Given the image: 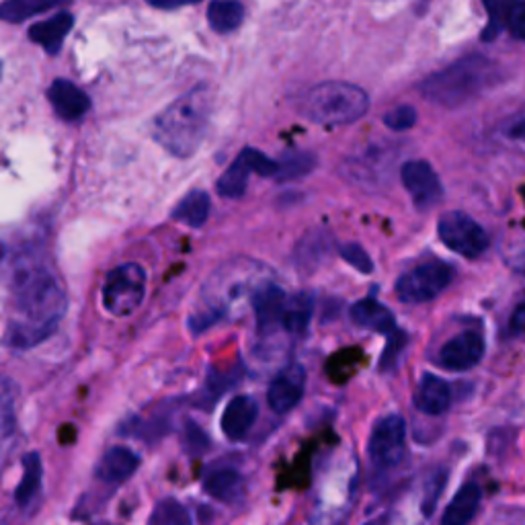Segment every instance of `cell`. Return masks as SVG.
Wrapping results in <instances>:
<instances>
[{"label":"cell","mask_w":525,"mask_h":525,"mask_svg":"<svg viewBox=\"0 0 525 525\" xmlns=\"http://www.w3.org/2000/svg\"><path fill=\"white\" fill-rule=\"evenodd\" d=\"M259 417V405L253 396H234L222 415V431L230 441H240L249 435Z\"/></svg>","instance_id":"obj_13"},{"label":"cell","mask_w":525,"mask_h":525,"mask_svg":"<svg viewBox=\"0 0 525 525\" xmlns=\"http://www.w3.org/2000/svg\"><path fill=\"white\" fill-rule=\"evenodd\" d=\"M140 466V458L128 450V448H111L97 464V476L103 482L109 484H119V482H126L128 478H132L136 474Z\"/></svg>","instance_id":"obj_18"},{"label":"cell","mask_w":525,"mask_h":525,"mask_svg":"<svg viewBox=\"0 0 525 525\" xmlns=\"http://www.w3.org/2000/svg\"><path fill=\"white\" fill-rule=\"evenodd\" d=\"M437 232L443 245L450 251L476 259L489 249V236L484 228L464 212H448L439 218Z\"/></svg>","instance_id":"obj_7"},{"label":"cell","mask_w":525,"mask_h":525,"mask_svg":"<svg viewBox=\"0 0 525 525\" xmlns=\"http://www.w3.org/2000/svg\"><path fill=\"white\" fill-rule=\"evenodd\" d=\"M11 380L5 378L3 382V431L5 437L11 435L15 425V407H13V392H11Z\"/></svg>","instance_id":"obj_36"},{"label":"cell","mask_w":525,"mask_h":525,"mask_svg":"<svg viewBox=\"0 0 525 525\" xmlns=\"http://www.w3.org/2000/svg\"><path fill=\"white\" fill-rule=\"evenodd\" d=\"M15 308L7 343L17 349H29L46 341L66 312V296L54 275L37 265L15 269Z\"/></svg>","instance_id":"obj_1"},{"label":"cell","mask_w":525,"mask_h":525,"mask_svg":"<svg viewBox=\"0 0 525 525\" xmlns=\"http://www.w3.org/2000/svg\"><path fill=\"white\" fill-rule=\"evenodd\" d=\"M242 154H245V158L249 160L253 173H259L263 177H275L277 175V169H279L277 160L265 156L263 152H259L255 148H245L242 150Z\"/></svg>","instance_id":"obj_35"},{"label":"cell","mask_w":525,"mask_h":525,"mask_svg":"<svg viewBox=\"0 0 525 525\" xmlns=\"http://www.w3.org/2000/svg\"><path fill=\"white\" fill-rule=\"evenodd\" d=\"M415 407L429 417H439L448 413L452 407L450 384L435 374H425L415 394Z\"/></svg>","instance_id":"obj_15"},{"label":"cell","mask_w":525,"mask_h":525,"mask_svg":"<svg viewBox=\"0 0 525 525\" xmlns=\"http://www.w3.org/2000/svg\"><path fill=\"white\" fill-rule=\"evenodd\" d=\"M501 80L499 64L484 56H470L435 72L421 83L427 101L443 107H460Z\"/></svg>","instance_id":"obj_3"},{"label":"cell","mask_w":525,"mask_h":525,"mask_svg":"<svg viewBox=\"0 0 525 525\" xmlns=\"http://www.w3.org/2000/svg\"><path fill=\"white\" fill-rule=\"evenodd\" d=\"M146 294V273L136 263L115 267L103 286V306L113 316H130Z\"/></svg>","instance_id":"obj_5"},{"label":"cell","mask_w":525,"mask_h":525,"mask_svg":"<svg viewBox=\"0 0 525 525\" xmlns=\"http://www.w3.org/2000/svg\"><path fill=\"white\" fill-rule=\"evenodd\" d=\"M507 29L519 42H525V0H517Z\"/></svg>","instance_id":"obj_37"},{"label":"cell","mask_w":525,"mask_h":525,"mask_svg":"<svg viewBox=\"0 0 525 525\" xmlns=\"http://www.w3.org/2000/svg\"><path fill=\"white\" fill-rule=\"evenodd\" d=\"M384 124L394 132H405L411 130L417 124V111L411 105H400L394 111L386 113Z\"/></svg>","instance_id":"obj_32"},{"label":"cell","mask_w":525,"mask_h":525,"mask_svg":"<svg viewBox=\"0 0 525 525\" xmlns=\"http://www.w3.org/2000/svg\"><path fill=\"white\" fill-rule=\"evenodd\" d=\"M212 115V95L208 87H195L154 121V138L171 154L191 156L206 136Z\"/></svg>","instance_id":"obj_2"},{"label":"cell","mask_w":525,"mask_h":525,"mask_svg":"<svg viewBox=\"0 0 525 525\" xmlns=\"http://www.w3.org/2000/svg\"><path fill=\"white\" fill-rule=\"evenodd\" d=\"M484 339L476 331H466L450 339L439 349L437 361L448 372H468L476 368L484 357Z\"/></svg>","instance_id":"obj_9"},{"label":"cell","mask_w":525,"mask_h":525,"mask_svg":"<svg viewBox=\"0 0 525 525\" xmlns=\"http://www.w3.org/2000/svg\"><path fill=\"white\" fill-rule=\"evenodd\" d=\"M407 345V335L402 331H394L392 335H388V345H386V351L382 355V361H380V370L382 372H390L396 368V361H398V355L400 351L405 349Z\"/></svg>","instance_id":"obj_33"},{"label":"cell","mask_w":525,"mask_h":525,"mask_svg":"<svg viewBox=\"0 0 525 525\" xmlns=\"http://www.w3.org/2000/svg\"><path fill=\"white\" fill-rule=\"evenodd\" d=\"M251 173H253V169L249 165V160L245 158V154L240 152L234 163L226 169V173L218 179V193L226 199L242 197L247 191V183H249Z\"/></svg>","instance_id":"obj_24"},{"label":"cell","mask_w":525,"mask_h":525,"mask_svg":"<svg viewBox=\"0 0 525 525\" xmlns=\"http://www.w3.org/2000/svg\"><path fill=\"white\" fill-rule=\"evenodd\" d=\"M402 183H405L409 195L413 197L415 206L421 210H427L435 206L437 201L443 197V187L433 171V167L425 160H411L400 171Z\"/></svg>","instance_id":"obj_11"},{"label":"cell","mask_w":525,"mask_h":525,"mask_svg":"<svg viewBox=\"0 0 525 525\" xmlns=\"http://www.w3.org/2000/svg\"><path fill=\"white\" fill-rule=\"evenodd\" d=\"M314 165H316L314 154H308V152L288 154V156L279 163V169H277L275 179H277V181H294V179L306 177V175L314 169Z\"/></svg>","instance_id":"obj_28"},{"label":"cell","mask_w":525,"mask_h":525,"mask_svg":"<svg viewBox=\"0 0 525 525\" xmlns=\"http://www.w3.org/2000/svg\"><path fill=\"white\" fill-rule=\"evenodd\" d=\"M306 388V372L300 363H290L288 368L281 370L269 384L267 390V402L269 407L279 413L286 415L292 409L300 405Z\"/></svg>","instance_id":"obj_10"},{"label":"cell","mask_w":525,"mask_h":525,"mask_svg":"<svg viewBox=\"0 0 525 525\" xmlns=\"http://www.w3.org/2000/svg\"><path fill=\"white\" fill-rule=\"evenodd\" d=\"M448 484V470H437L429 476L427 484H425V493H423V501H421V511L425 517H431L437 503H439V497L443 493V489H446Z\"/></svg>","instance_id":"obj_30"},{"label":"cell","mask_w":525,"mask_h":525,"mask_svg":"<svg viewBox=\"0 0 525 525\" xmlns=\"http://www.w3.org/2000/svg\"><path fill=\"white\" fill-rule=\"evenodd\" d=\"M146 3H150L156 9L171 11V9H179L185 5H195V3H199V0H146Z\"/></svg>","instance_id":"obj_39"},{"label":"cell","mask_w":525,"mask_h":525,"mask_svg":"<svg viewBox=\"0 0 525 525\" xmlns=\"http://www.w3.org/2000/svg\"><path fill=\"white\" fill-rule=\"evenodd\" d=\"M341 257L361 273H372L374 271V261L359 245H355V242H347V245L341 247Z\"/></svg>","instance_id":"obj_34"},{"label":"cell","mask_w":525,"mask_h":525,"mask_svg":"<svg viewBox=\"0 0 525 525\" xmlns=\"http://www.w3.org/2000/svg\"><path fill=\"white\" fill-rule=\"evenodd\" d=\"M48 99L52 101L56 113L66 121L83 119L91 109V99L80 91L74 83L64 78H58L48 91Z\"/></svg>","instance_id":"obj_14"},{"label":"cell","mask_w":525,"mask_h":525,"mask_svg":"<svg viewBox=\"0 0 525 525\" xmlns=\"http://www.w3.org/2000/svg\"><path fill=\"white\" fill-rule=\"evenodd\" d=\"M204 491L222 503H236L245 495V478L232 468H220L204 478Z\"/></svg>","instance_id":"obj_20"},{"label":"cell","mask_w":525,"mask_h":525,"mask_svg":"<svg viewBox=\"0 0 525 525\" xmlns=\"http://www.w3.org/2000/svg\"><path fill=\"white\" fill-rule=\"evenodd\" d=\"M454 279V269L443 261L423 263L396 281V296L405 304H425L435 300Z\"/></svg>","instance_id":"obj_6"},{"label":"cell","mask_w":525,"mask_h":525,"mask_svg":"<svg viewBox=\"0 0 525 525\" xmlns=\"http://www.w3.org/2000/svg\"><path fill=\"white\" fill-rule=\"evenodd\" d=\"M370 460L386 472L396 468L407 454V423L400 415H386L376 421L370 435Z\"/></svg>","instance_id":"obj_8"},{"label":"cell","mask_w":525,"mask_h":525,"mask_svg":"<svg viewBox=\"0 0 525 525\" xmlns=\"http://www.w3.org/2000/svg\"><path fill=\"white\" fill-rule=\"evenodd\" d=\"M74 25V17L70 13H58L48 21L37 23L29 29V39L37 46H42L48 54L56 56L62 50L64 37L70 33Z\"/></svg>","instance_id":"obj_17"},{"label":"cell","mask_w":525,"mask_h":525,"mask_svg":"<svg viewBox=\"0 0 525 525\" xmlns=\"http://www.w3.org/2000/svg\"><path fill=\"white\" fill-rule=\"evenodd\" d=\"M368 525H386V517H382V519H374V521H370Z\"/></svg>","instance_id":"obj_41"},{"label":"cell","mask_w":525,"mask_h":525,"mask_svg":"<svg viewBox=\"0 0 525 525\" xmlns=\"http://www.w3.org/2000/svg\"><path fill=\"white\" fill-rule=\"evenodd\" d=\"M242 19H245V7L238 0H214L208 9L210 27L218 33H230L238 29Z\"/></svg>","instance_id":"obj_26"},{"label":"cell","mask_w":525,"mask_h":525,"mask_svg":"<svg viewBox=\"0 0 525 525\" xmlns=\"http://www.w3.org/2000/svg\"><path fill=\"white\" fill-rule=\"evenodd\" d=\"M42 478H44V466L42 458L37 452H29L23 456V478L19 487L15 489V501L19 507H27L37 497L39 489H42Z\"/></svg>","instance_id":"obj_22"},{"label":"cell","mask_w":525,"mask_h":525,"mask_svg":"<svg viewBox=\"0 0 525 525\" xmlns=\"http://www.w3.org/2000/svg\"><path fill=\"white\" fill-rule=\"evenodd\" d=\"M351 320L361 329L384 333V335H392L396 331L394 314L384 304H380L378 300H372V298L359 300L353 304Z\"/></svg>","instance_id":"obj_16"},{"label":"cell","mask_w":525,"mask_h":525,"mask_svg":"<svg viewBox=\"0 0 525 525\" xmlns=\"http://www.w3.org/2000/svg\"><path fill=\"white\" fill-rule=\"evenodd\" d=\"M484 9H487L489 23L482 31L484 42H495L505 27H509L511 13L517 5V0H482Z\"/></svg>","instance_id":"obj_27"},{"label":"cell","mask_w":525,"mask_h":525,"mask_svg":"<svg viewBox=\"0 0 525 525\" xmlns=\"http://www.w3.org/2000/svg\"><path fill=\"white\" fill-rule=\"evenodd\" d=\"M183 441H185V450L191 456H201V454H206L212 448L210 435L204 429H201L197 423H193V421H185Z\"/></svg>","instance_id":"obj_31"},{"label":"cell","mask_w":525,"mask_h":525,"mask_svg":"<svg viewBox=\"0 0 525 525\" xmlns=\"http://www.w3.org/2000/svg\"><path fill=\"white\" fill-rule=\"evenodd\" d=\"M68 3L70 0H5L3 7H0V15H3L5 21L21 23L29 17L46 13L56 7H64Z\"/></svg>","instance_id":"obj_25"},{"label":"cell","mask_w":525,"mask_h":525,"mask_svg":"<svg viewBox=\"0 0 525 525\" xmlns=\"http://www.w3.org/2000/svg\"><path fill=\"white\" fill-rule=\"evenodd\" d=\"M509 335L511 337L525 335V296L519 302V306L513 310L511 318H509Z\"/></svg>","instance_id":"obj_38"},{"label":"cell","mask_w":525,"mask_h":525,"mask_svg":"<svg viewBox=\"0 0 525 525\" xmlns=\"http://www.w3.org/2000/svg\"><path fill=\"white\" fill-rule=\"evenodd\" d=\"M210 208H212L210 195L201 189H193L179 201L171 216L177 222L187 224L189 228H201L210 218Z\"/></svg>","instance_id":"obj_21"},{"label":"cell","mask_w":525,"mask_h":525,"mask_svg":"<svg viewBox=\"0 0 525 525\" xmlns=\"http://www.w3.org/2000/svg\"><path fill=\"white\" fill-rule=\"evenodd\" d=\"M148 525H193V523L187 509L181 503L167 499L163 503H158Z\"/></svg>","instance_id":"obj_29"},{"label":"cell","mask_w":525,"mask_h":525,"mask_svg":"<svg viewBox=\"0 0 525 525\" xmlns=\"http://www.w3.org/2000/svg\"><path fill=\"white\" fill-rule=\"evenodd\" d=\"M304 113L320 126H347L366 115L370 99L366 91L349 83H322L304 99Z\"/></svg>","instance_id":"obj_4"},{"label":"cell","mask_w":525,"mask_h":525,"mask_svg":"<svg viewBox=\"0 0 525 525\" xmlns=\"http://www.w3.org/2000/svg\"><path fill=\"white\" fill-rule=\"evenodd\" d=\"M288 296L275 284H263L253 294V308L257 316V329L263 335H269L281 327L284 320Z\"/></svg>","instance_id":"obj_12"},{"label":"cell","mask_w":525,"mask_h":525,"mask_svg":"<svg viewBox=\"0 0 525 525\" xmlns=\"http://www.w3.org/2000/svg\"><path fill=\"white\" fill-rule=\"evenodd\" d=\"M509 136H511V138H515V140H525V119H523V121H519V124L511 126V130H509Z\"/></svg>","instance_id":"obj_40"},{"label":"cell","mask_w":525,"mask_h":525,"mask_svg":"<svg viewBox=\"0 0 525 525\" xmlns=\"http://www.w3.org/2000/svg\"><path fill=\"white\" fill-rule=\"evenodd\" d=\"M480 503H482L480 487L476 482H466L448 505L446 513H443L441 525H468L476 517Z\"/></svg>","instance_id":"obj_19"},{"label":"cell","mask_w":525,"mask_h":525,"mask_svg":"<svg viewBox=\"0 0 525 525\" xmlns=\"http://www.w3.org/2000/svg\"><path fill=\"white\" fill-rule=\"evenodd\" d=\"M314 310V300L310 294H296L288 296L284 320H281V329L292 333V335H304Z\"/></svg>","instance_id":"obj_23"}]
</instances>
